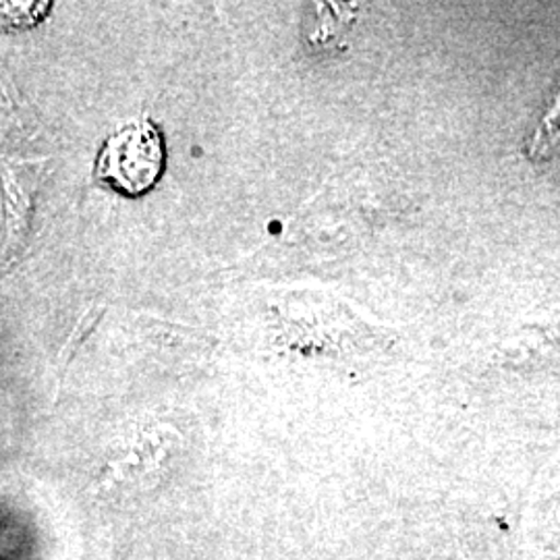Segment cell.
<instances>
[{
  "instance_id": "1",
  "label": "cell",
  "mask_w": 560,
  "mask_h": 560,
  "mask_svg": "<svg viewBox=\"0 0 560 560\" xmlns=\"http://www.w3.org/2000/svg\"><path fill=\"white\" fill-rule=\"evenodd\" d=\"M164 162L161 129L152 120H131L102 143L94 177L125 196H141L159 183Z\"/></svg>"
},
{
  "instance_id": "3",
  "label": "cell",
  "mask_w": 560,
  "mask_h": 560,
  "mask_svg": "<svg viewBox=\"0 0 560 560\" xmlns=\"http://www.w3.org/2000/svg\"><path fill=\"white\" fill-rule=\"evenodd\" d=\"M50 2H2V20L11 27H32L48 13Z\"/></svg>"
},
{
  "instance_id": "2",
  "label": "cell",
  "mask_w": 560,
  "mask_h": 560,
  "mask_svg": "<svg viewBox=\"0 0 560 560\" xmlns=\"http://www.w3.org/2000/svg\"><path fill=\"white\" fill-rule=\"evenodd\" d=\"M560 143V92L557 101L548 108L544 119L538 122L534 133L527 140V156L532 161H546Z\"/></svg>"
}]
</instances>
